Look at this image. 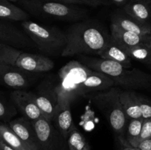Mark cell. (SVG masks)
<instances>
[{"mask_svg": "<svg viewBox=\"0 0 151 150\" xmlns=\"http://www.w3.org/2000/svg\"><path fill=\"white\" fill-rule=\"evenodd\" d=\"M66 45L62 57L79 55H97L111 40V34L94 21H80L71 25L65 32Z\"/></svg>", "mask_w": 151, "mask_h": 150, "instance_id": "obj_1", "label": "cell"}, {"mask_svg": "<svg viewBox=\"0 0 151 150\" xmlns=\"http://www.w3.org/2000/svg\"><path fill=\"white\" fill-rule=\"evenodd\" d=\"M78 61L94 71L105 74L113 79L115 86L124 90H139L151 88V74L139 69H128L112 60L79 55Z\"/></svg>", "mask_w": 151, "mask_h": 150, "instance_id": "obj_2", "label": "cell"}, {"mask_svg": "<svg viewBox=\"0 0 151 150\" xmlns=\"http://www.w3.org/2000/svg\"><path fill=\"white\" fill-rule=\"evenodd\" d=\"M17 3L29 16L38 19L78 22L88 16V9L81 5L54 0H19Z\"/></svg>", "mask_w": 151, "mask_h": 150, "instance_id": "obj_3", "label": "cell"}, {"mask_svg": "<svg viewBox=\"0 0 151 150\" xmlns=\"http://www.w3.org/2000/svg\"><path fill=\"white\" fill-rule=\"evenodd\" d=\"M121 91V88L114 86L106 91L93 93L88 96L94 105L106 117L111 128L124 146L128 119L119 99Z\"/></svg>", "mask_w": 151, "mask_h": 150, "instance_id": "obj_4", "label": "cell"}, {"mask_svg": "<svg viewBox=\"0 0 151 150\" xmlns=\"http://www.w3.org/2000/svg\"><path fill=\"white\" fill-rule=\"evenodd\" d=\"M21 26L41 54L47 57H61L66 45L64 32L57 26H46L29 19L21 22Z\"/></svg>", "mask_w": 151, "mask_h": 150, "instance_id": "obj_5", "label": "cell"}, {"mask_svg": "<svg viewBox=\"0 0 151 150\" xmlns=\"http://www.w3.org/2000/svg\"><path fill=\"white\" fill-rule=\"evenodd\" d=\"M89 69L78 60H71L60 69L55 91L58 99V105L72 104L79 96L81 85L90 74Z\"/></svg>", "mask_w": 151, "mask_h": 150, "instance_id": "obj_6", "label": "cell"}, {"mask_svg": "<svg viewBox=\"0 0 151 150\" xmlns=\"http://www.w3.org/2000/svg\"><path fill=\"white\" fill-rule=\"evenodd\" d=\"M13 22L0 18V44H7L20 50H37L24 30Z\"/></svg>", "mask_w": 151, "mask_h": 150, "instance_id": "obj_7", "label": "cell"}, {"mask_svg": "<svg viewBox=\"0 0 151 150\" xmlns=\"http://www.w3.org/2000/svg\"><path fill=\"white\" fill-rule=\"evenodd\" d=\"M55 85L52 80L45 79L40 83L35 92V101L43 116L52 122H53V119L58 106Z\"/></svg>", "mask_w": 151, "mask_h": 150, "instance_id": "obj_8", "label": "cell"}, {"mask_svg": "<svg viewBox=\"0 0 151 150\" xmlns=\"http://www.w3.org/2000/svg\"><path fill=\"white\" fill-rule=\"evenodd\" d=\"M32 122V125L36 134L39 150H60V136L52 122L44 117L40 118Z\"/></svg>", "mask_w": 151, "mask_h": 150, "instance_id": "obj_9", "label": "cell"}, {"mask_svg": "<svg viewBox=\"0 0 151 150\" xmlns=\"http://www.w3.org/2000/svg\"><path fill=\"white\" fill-rule=\"evenodd\" d=\"M34 74L16 66L0 64V84L16 90H24L35 81Z\"/></svg>", "mask_w": 151, "mask_h": 150, "instance_id": "obj_10", "label": "cell"}, {"mask_svg": "<svg viewBox=\"0 0 151 150\" xmlns=\"http://www.w3.org/2000/svg\"><path fill=\"white\" fill-rule=\"evenodd\" d=\"M11 101L24 117L30 121H34L44 117L35 101V92L16 90L10 94Z\"/></svg>", "mask_w": 151, "mask_h": 150, "instance_id": "obj_11", "label": "cell"}, {"mask_svg": "<svg viewBox=\"0 0 151 150\" xmlns=\"http://www.w3.org/2000/svg\"><path fill=\"white\" fill-rule=\"evenodd\" d=\"M15 66L31 73H41L51 71L55 63L50 57L44 54L22 51L16 60Z\"/></svg>", "mask_w": 151, "mask_h": 150, "instance_id": "obj_12", "label": "cell"}, {"mask_svg": "<svg viewBox=\"0 0 151 150\" xmlns=\"http://www.w3.org/2000/svg\"><path fill=\"white\" fill-rule=\"evenodd\" d=\"M111 25L122 30L145 35L151 34V25L144 24L131 17L123 11L122 8L115 11L111 18Z\"/></svg>", "mask_w": 151, "mask_h": 150, "instance_id": "obj_13", "label": "cell"}, {"mask_svg": "<svg viewBox=\"0 0 151 150\" xmlns=\"http://www.w3.org/2000/svg\"><path fill=\"white\" fill-rule=\"evenodd\" d=\"M111 37L125 49L144 44H151V34L141 35L128 32L113 25H111Z\"/></svg>", "mask_w": 151, "mask_h": 150, "instance_id": "obj_14", "label": "cell"}, {"mask_svg": "<svg viewBox=\"0 0 151 150\" xmlns=\"http://www.w3.org/2000/svg\"><path fill=\"white\" fill-rule=\"evenodd\" d=\"M115 86L113 79L101 72L92 70L81 85L79 96L106 91Z\"/></svg>", "mask_w": 151, "mask_h": 150, "instance_id": "obj_15", "label": "cell"}, {"mask_svg": "<svg viewBox=\"0 0 151 150\" xmlns=\"http://www.w3.org/2000/svg\"><path fill=\"white\" fill-rule=\"evenodd\" d=\"M7 124L31 149L39 150L36 134L30 121L22 116L13 119Z\"/></svg>", "mask_w": 151, "mask_h": 150, "instance_id": "obj_16", "label": "cell"}, {"mask_svg": "<svg viewBox=\"0 0 151 150\" xmlns=\"http://www.w3.org/2000/svg\"><path fill=\"white\" fill-rule=\"evenodd\" d=\"M99 57L104 60L116 62L128 69H131L132 66V59L127 53L126 50L122 48L111 37L106 48L99 54Z\"/></svg>", "mask_w": 151, "mask_h": 150, "instance_id": "obj_17", "label": "cell"}, {"mask_svg": "<svg viewBox=\"0 0 151 150\" xmlns=\"http://www.w3.org/2000/svg\"><path fill=\"white\" fill-rule=\"evenodd\" d=\"M122 9L131 17L151 25V0H129Z\"/></svg>", "mask_w": 151, "mask_h": 150, "instance_id": "obj_18", "label": "cell"}, {"mask_svg": "<svg viewBox=\"0 0 151 150\" xmlns=\"http://www.w3.org/2000/svg\"><path fill=\"white\" fill-rule=\"evenodd\" d=\"M53 122L63 138L67 141L71 131L75 126L73 122L71 110V104H64L58 106Z\"/></svg>", "mask_w": 151, "mask_h": 150, "instance_id": "obj_19", "label": "cell"}, {"mask_svg": "<svg viewBox=\"0 0 151 150\" xmlns=\"http://www.w3.org/2000/svg\"><path fill=\"white\" fill-rule=\"evenodd\" d=\"M119 99L128 120L142 118L139 104L138 93L134 90L123 89L119 94Z\"/></svg>", "mask_w": 151, "mask_h": 150, "instance_id": "obj_20", "label": "cell"}, {"mask_svg": "<svg viewBox=\"0 0 151 150\" xmlns=\"http://www.w3.org/2000/svg\"><path fill=\"white\" fill-rule=\"evenodd\" d=\"M29 15L19 6L8 0H0V18L12 21H24L29 19Z\"/></svg>", "mask_w": 151, "mask_h": 150, "instance_id": "obj_21", "label": "cell"}, {"mask_svg": "<svg viewBox=\"0 0 151 150\" xmlns=\"http://www.w3.org/2000/svg\"><path fill=\"white\" fill-rule=\"evenodd\" d=\"M0 138L15 150H32L8 126L0 123Z\"/></svg>", "mask_w": 151, "mask_h": 150, "instance_id": "obj_22", "label": "cell"}, {"mask_svg": "<svg viewBox=\"0 0 151 150\" xmlns=\"http://www.w3.org/2000/svg\"><path fill=\"white\" fill-rule=\"evenodd\" d=\"M143 122H144L143 118L128 120L126 131H125V143L124 146H131L133 148H137V142L141 133Z\"/></svg>", "mask_w": 151, "mask_h": 150, "instance_id": "obj_23", "label": "cell"}, {"mask_svg": "<svg viewBox=\"0 0 151 150\" xmlns=\"http://www.w3.org/2000/svg\"><path fill=\"white\" fill-rule=\"evenodd\" d=\"M22 51V50L18 49L11 46L0 44V64L15 66L16 60Z\"/></svg>", "mask_w": 151, "mask_h": 150, "instance_id": "obj_24", "label": "cell"}, {"mask_svg": "<svg viewBox=\"0 0 151 150\" xmlns=\"http://www.w3.org/2000/svg\"><path fill=\"white\" fill-rule=\"evenodd\" d=\"M126 51L131 59L139 60L146 64L151 58V44H144L133 48L126 49Z\"/></svg>", "mask_w": 151, "mask_h": 150, "instance_id": "obj_25", "label": "cell"}, {"mask_svg": "<svg viewBox=\"0 0 151 150\" xmlns=\"http://www.w3.org/2000/svg\"><path fill=\"white\" fill-rule=\"evenodd\" d=\"M67 144L69 150H84L88 145L85 137L76 126L71 131L67 138Z\"/></svg>", "mask_w": 151, "mask_h": 150, "instance_id": "obj_26", "label": "cell"}, {"mask_svg": "<svg viewBox=\"0 0 151 150\" xmlns=\"http://www.w3.org/2000/svg\"><path fill=\"white\" fill-rule=\"evenodd\" d=\"M16 114L17 108L13 101H9L0 94V121L8 124Z\"/></svg>", "mask_w": 151, "mask_h": 150, "instance_id": "obj_27", "label": "cell"}, {"mask_svg": "<svg viewBox=\"0 0 151 150\" xmlns=\"http://www.w3.org/2000/svg\"><path fill=\"white\" fill-rule=\"evenodd\" d=\"M66 4H77V5H85L91 7H97L101 5L109 4L106 0H54Z\"/></svg>", "mask_w": 151, "mask_h": 150, "instance_id": "obj_28", "label": "cell"}, {"mask_svg": "<svg viewBox=\"0 0 151 150\" xmlns=\"http://www.w3.org/2000/svg\"><path fill=\"white\" fill-rule=\"evenodd\" d=\"M139 104L142 117L144 119H151V101L139 94Z\"/></svg>", "mask_w": 151, "mask_h": 150, "instance_id": "obj_29", "label": "cell"}, {"mask_svg": "<svg viewBox=\"0 0 151 150\" xmlns=\"http://www.w3.org/2000/svg\"><path fill=\"white\" fill-rule=\"evenodd\" d=\"M151 138V119H144L141 133L137 142V147L141 141Z\"/></svg>", "mask_w": 151, "mask_h": 150, "instance_id": "obj_30", "label": "cell"}, {"mask_svg": "<svg viewBox=\"0 0 151 150\" xmlns=\"http://www.w3.org/2000/svg\"><path fill=\"white\" fill-rule=\"evenodd\" d=\"M136 149L139 150H151V138L141 141Z\"/></svg>", "mask_w": 151, "mask_h": 150, "instance_id": "obj_31", "label": "cell"}, {"mask_svg": "<svg viewBox=\"0 0 151 150\" xmlns=\"http://www.w3.org/2000/svg\"><path fill=\"white\" fill-rule=\"evenodd\" d=\"M109 4H114L115 5L123 7L129 0H106Z\"/></svg>", "mask_w": 151, "mask_h": 150, "instance_id": "obj_32", "label": "cell"}, {"mask_svg": "<svg viewBox=\"0 0 151 150\" xmlns=\"http://www.w3.org/2000/svg\"><path fill=\"white\" fill-rule=\"evenodd\" d=\"M0 150H15V149L12 148V147H10V146L7 145V144H5V143H4V141L0 138Z\"/></svg>", "mask_w": 151, "mask_h": 150, "instance_id": "obj_33", "label": "cell"}, {"mask_svg": "<svg viewBox=\"0 0 151 150\" xmlns=\"http://www.w3.org/2000/svg\"><path fill=\"white\" fill-rule=\"evenodd\" d=\"M123 150H137V149L133 148V147L131 146H126L125 147V149H124Z\"/></svg>", "mask_w": 151, "mask_h": 150, "instance_id": "obj_34", "label": "cell"}, {"mask_svg": "<svg viewBox=\"0 0 151 150\" xmlns=\"http://www.w3.org/2000/svg\"><path fill=\"white\" fill-rule=\"evenodd\" d=\"M146 65H147V66H148V67H150V69H151V58L150 59V60H149V61L147 62V63H146Z\"/></svg>", "mask_w": 151, "mask_h": 150, "instance_id": "obj_35", "label": "cell"}, {"mask_svg": "<svg viewBox=\"0 0 151 150\" xmlns=\"http://www.w3.org/2000/svg\"><path fill=\"white\" fill-rule=\"evenodd\" d=\"M8 1H11V2H16V3H17L18 1H19V0H8Z\"/></svg>", "mask_w": 151, "mask_h": 150, "instance_id": "obj_36", "label": "cell"}, {"mask_svg": "<svg viewBox=\"0 0 151 150\" xmlns=\"http://www.w3.org/2000/svg\"><path fill=\"white\" fill-rule=\"evenodd\" d=\"M84 150H91V148H90V146H89V145L87 146L86 148Z\"/></svg>", "mask_w": 151, "mask_h": 150, "instance_id": "obj_37", "label": "cell"}, {"mask_svg": "<svg viewBox=\"0 0 151 150\" xmlns=\"http://www.w3.org/2000/svg\"><path fill=\"white\" fill-rule=\"evenodd\" d=\"M137 150H139V149H137Z\"/></svg>", "mask_w": 151, "mask_h": 150, "instance_id": "obj_38", "label": "cell"}]
</instances>
